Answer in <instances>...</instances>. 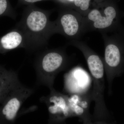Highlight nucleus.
I'll return each mask as SVG.
<instances>
[{
  "mask_svg": "<svg viewBox=\"0 0 124 124\" xmlns=\"http://www.w3.org/2000/svg\"><path fill=\"white\" fill-rule=\"evenodd\" d=\"M63 58L60 54L47 51L40 56L36 65L38 81L40 84L51 87L52 78L62 66Z\"/></svg>",
  "mask_w": 124,
  "mask_h": 124,
  "instance_id": "nucleus-1",
  "label": "nucleus"
},
{
  "mask_svg": "<svg viewBox=\"0 0 124 124\" xmlns=\"http://www.w3.org/2000/svg\"><path fill=\"white\" fill-rule=\"evenodd\" d=\"M48 19L47 13L38 10L27 11L22 21L23 32L26 39L40 38L47 32Z\"/></svg>",
  "mask_w": 124,
  "mask_h": 124,
  "instance_id": "nucleus-2",
  "label": "nucleus"
},
{
  "mask_svg": "<svg viewBox=\"0 0 124 124\" xmlns=\"http://www.w3.org/2000/svg\"><path fill=\"white\" fill-rule=\"evenodd\" d=\"M33 90L20 83L16 86L14 95L2 108V114L7 120H13L15 119L23 103L33 93Z\"/></svg>",
  "mask_w": 124,
  "mask_h": 124,
  "instance_id": "nucleus-3",
  "label": "nucleus"
},
{
  "mask_svg": "<svg viewBox=\"0 0 124 124\" xmlns=\"http://www.w3.org/2000/svg\"><path fill=\"white\" fill-rule=\"evenodd\" d=\"M46 104L50 117L69 114V104L62 96L54 94L51 92L49 95L43 98Z\"/></svg>",
  "mask_w": 124,
  "mask_h": 124,
  "instance_id": "nucleus-4",
  "label": "nucleus"
},
{
  "mask_svg": "<svg viewBox=\"0 0 124 124\" xmlns=\"http://www.w3.org/2000/svg\"><path fill=\"white\" fill-rule=\"evenodd\" d=\"M104 13L106 15L104 17L101 16L100 11L97 10H93L89 14V19L94 22V26L95 28L103 29L110 26L116 17V11L112 6L107 7Z\"/></svg>",
  "mask_w": 124,
  "mask_h": 124,
  "instance_id": "nucleus-5",
  "label": "nucleus"
},
{
  "mask_svg": "<svg viewBox=\"0 0 124 124\" xmlns=\"http://www.w3.org/2000/svg\"><path fill=\"white\" fill-rule=\"evenodd\" d=\"M106 62L109 66L116 67L120 62L121 55L119 48L116 45L110 44L107 46L105 51Z\"/></svg>",
  "mask_w": 124,
  "mask_h": 124,
  "instance_id": "nucleus-6",
  "label": "nucleus"
},
{
  "mask_svg": "<svg viewBox=\"0 0 124 124\" xmlns=\"http://www.w3.org/2000/svg\"><path fill=\"white\" fill-rule=\"evenodd\" d=\"M60 22L63 31L66 35L72 36L78 31V23L75 17L72 15L67 14L62 16Z\"/></svg>",
  "mask_w": 124,
  "mask_h": 124,
  "instance_id": "nucleus-7",
  "label": "nucleus"
},
{
  "mask_svg": "<svg viewBox=\"0 0 124 124\" xmlns=\"http://www.w3.org/2000/svg\"><path fill=\"white\" fill-rule=\"evenodd\" d=\"M88 66L92 75L97 79H100L104 75V68L101 60L97 55H90L87 60Z\"/></svg>",
  "mask_w": 124,
  "mask_h": 124,
  "instance_id": "nucleus-8",
  "label": "nucleus"
},
{
  "mask_svg": "<svg viewBox=\"0 0 124 124\" xmlns=\"http://www.w3.org/2000/svg\"><path fill=\"white\" fill-rule=\"evenodd\" d=\"M90 0H75V4L76 6L80 7L82 10H86L89 7Z\"/></svg>",
  "mask_w": 124,
  "mask_h": 124,
  "instance_id": "nucleus-9",
  "label": "nucleus"
},
{
  "mask_svg": "<svg viewBox=\"0 0 124 124\" xmlns=\"http://www.w3.org/2000/svg\"><path fill=\"white\" fill-rule=\"evenodd\" d=\"M8 7L7 0H0V15L5 13Z\"/></svg>",
  "mask_w": 124,
  "mask_h": 124,
  "instance_id": "nucleus-10",
  "label": "nucleus"
},
{
  "mask_svg": "<svg viewBox=\"0 0 124 124\" xmlns=\"http://www.w3.org/2000/svg\"><path fill=\"white\" fill-rule=\"evenodd\" d=\"M24 0L28 3H34V2L40 1L42 0Z\"/></svg>",
  "mask_w": 124,
  "mask_h": 124,
  "instance_id": "nucleus-11",
  "label": "nucleus"
}]
</instances>
